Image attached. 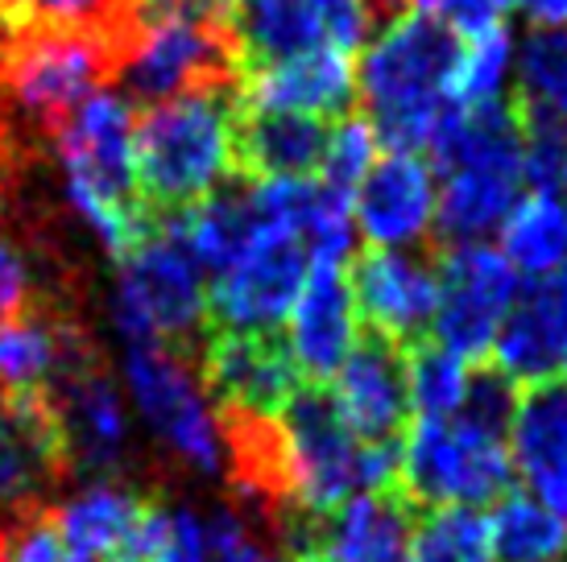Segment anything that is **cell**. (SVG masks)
Returning <instances> with one entry per match:
<instances>
[{"label": "cell", "instance_id": "obj_25", "mask_svg": "<svg viewBox=\"0 0 567 562\" xmlns=\"http://www.w3.org/2000/svg\"><path fill=\"white\" fill-rule=\"evenodd\" d=\"M66 430V451H71V476H92L112 480L121 471L128 447V418L125 402L112 385L104 368L83 373L80 381L50 393Z\"/></svg>", "mask_w": 567, "mask_h": 562}, {"label": "cell", "instance_id": "obj_34", "mask_svg": "<svg viewBox=\"0 0 567 562\" xmlns=\"http://www.w3.org/2000/svg\"><path fill=\"white\" fill-rule=\"evenodd\" d=\"M378 157H381L378 128L369 125L364 116H340V121L328 128V149H323L319 178H323L328 187L352 195V190L361 187L364 174L373 170Z\"/></svg>", "mask_w": 567, "mask_h": 562}, {"label": "cell", "instance_id": "obj_28", "mask_svg": "<svg viewBox=\"0 0 567 562\" xmlns=\"http://www.w3.org/2000/svg\"><path fill=\"white\" fill-rule=\"evenodd\" d=\"M493 562H567V525L526 492H505L485 517Z\"/></svg>", "mask_w": 567, "mask_h": 562}, {"label": "cell", "instance_id": "obj_12", "mask_svg": "<svg viewBox=\"0 0 567 562\" xmlns=\"http://www.w3.org/2000/svg\"><path fill=\"white\" fill-rule=\"evenodd\" d=\"M373 25H378V13L369 0H237L233 4L240 75L307 50L352 54L373 38Z\"/></svg>", "mask_w": 567, "mask_h": 562}, {"label": "cell", "instance_id": "obj_15", "mask_svg": "<svg viewBox=\"0 0 567 562\" xmlns=\"http://www.w3.org/2000/svg\"><path fill=\"white\" fill-rule=\"evenodd\" d=\"M54 521L71 550L95 562H158L174 538L171 504L121 480H92L54 509Z\"/></svg>", "mask_w": 567, "mask_h": 562}, {"label": "cell", "instance_id": "obj_39", "mask_svg": "<svg viewBox=\"0 0 567 562\" xmlns=\"http://www.w3.org/2000/svg\"><path fill=\"white\" fill-rule=\"evenodd\" d=\"M535 30H567V0H518Z\"/></svg>", "mask_w": 567, "mask_h": 562}, {"label": "cell", "instance_id": "obj_38", "mask_svg": "<svg viewBox=\"0 0 567 562\" xmlns=\"http://www.w3.org/2000/svg\"><path fill=\"white\" fill-rule=\"evenodd\" d=\"M158 562H207L204 517L190 513V509H174V538Z\"/></svg>", "mask_w": 567, "mask_h": 562}, {"label": "cell", "instance_id": "obj_19", "mask_svg": "<svg viewBox=\"0 0 567 562\" xmlns=\"http://www.w3.org/2000/svg\"><path fill=\"white\" fill-rule=\"evenodd\" d=\"M100 368L87 331L59 306H30L0 323V389L4 393H59Z\"/></svg>", "mask_w": 567, "mask_h": 562}, {"label": "cell", "instance_id": "obj_35", "mask_svg": "<svg viewBox=\"0 0 567 562\" xmlns=\"http://www.w3.org/2000/svg\"><path fill=\"white\" fill-rule=\"evenodd\" d=\"M0 562H87V559H80L71 550V542H66L59 521H54V509H47V513L21 517L13 525H4Z\"/></svg>", "mask_w": 567, "mask_h": 562}, {"label": "cell", "instance_id": "obj_20", "mask_svg": "<svg viewBox=\"0 0 567 562\" xmlns=\"http://www.w3.org/2000/svg\"><path fill=\"white\" fill-rule=\"evenodd\" d=\"M361 340V319L352 306L344 266L311 261L295 306L286 314V352L307 385H323L340 373V364Z\"/></svg>", "mask_w": 567, "mask_h": 562}, {"label": "cell", "instance_id": "obj_26", "mask_svg": "<svg viewBox=\"0 0 567 562\" xmlns=\"http://www.w3.org/2000/svg\"><path fill=\"white\" fill-rule=\"evenodd\" d=\"M328 149V125L299 112H269L240 104L237 174L245 178H316Z\"/></svg>", "mask_w": 567, "mask_h": 562}, {"label": "cell", "instance_id": "obj_30", "mask_svg": "<svg viewBox=\"0 0 567 562\" xmlns=\"http://www.w3.org/2000/svg\"><path fill=\"white\" fill-rule=\"evenodd\" d=\"M402 364H406L410 409L419 418H456L460 409H464L476 364H468L456 352H447L435 340L410 344L402 352Z\"/></svg>", "mask_w": 567, "mask_h": 562}, {"label": "cell", "instance_id": "obj_40", "mask_svg": "<svg viewBox=\"0 0 567 562\" xmlns=\"http://www.w3.org/2000/svg\"><path fill=\"white\" fill-rule=\"evenodd\" d=\"M559 137H564V170H559V187H567V112L559 116Z\"/></svg>", "mask_w": 567, "mask_h": 562}, {"label": "cell", "instance_id": "obj_5", "mask_svg": "<svg viewBox=\"0 0 567 562\" xmlns=\"http://www.w3.org/2000/svg\"><path fill=\"white\" fill-rule=\"evenodd\" d=\"M137 116L128 100L92 92L54 133V149L66 174V195L104 249L121 261L133 244L154 232L158 211H150L137 187Z\"/></svg>", "mask_w": 567, "mask_h": 562}, {"label": "cell", "instance_id": "obj_22", "mask_svg": "<svg viewBox=\"0 0 567 562\" xmlns=\"http://www.w3.org/2000/svg\"><path fill=\"white\" fill-rule=\"evenodd\" d=\"M509 459L526 492L567 525V381H543L518 393Z\"/></svg>", "mask_w": 567, "mask_h": 562}, {"label": "cell", "instance_id": "obj_44", "mask_svg": "<svg viewBox=\"0 0 567 562\" xmlns=\"http://www.w3.org/2000/svg\"><path fill=\"white\" fill-rule=\"evenodd\" d=\"M224 4H237V0H224Z\"/></svg>", "mask_w": 567, "mask_h": 562}, {"label": "cell", "instance_id": "obj_3", "mask_svg": "<svg viewBox=\"0 0 567 562\" xmlns=\"http://www.w3.org/2000/svg\"><path fill=\"white\" fill-rule=\"evenodd\" d=\"M116 79L137 104L240 83L233 4L224 0H128Z\"/></svg>", "mask_w": 567, "mask_h": 562}, {"label": "cell", "instance_id": "obj_32", "mask_svg": "<svg viewBox=\"0 0 567 562\" xmlns=\"http://www.w3.org/2000/svg\"><path fill=\"white\" fill-rule=\"evenodd\" d=\"M518 100L530 112H567V30H535L514 54Z\"/></svg>", "mask_w": 567, "mask_h": 562}, {"label": "cell", "instance_id": "obj_7", "mask_svg": "<svg viewBox=\"0 0 567 562\" xmlns=\"http://www.w3.org/2000/svg\"><path fill=\"white\" fill-rule=\"evenodd\" d=\"M398 492L419 509H476L514 488L509 435L456 414L419 418L398 438Z\"/></svg>", "mask_w": 567, "mask_h": 562}, {"label": "cell", "instance_id": "obj_27", "mask_svg": "<svg viewBox=\"0 0 567 562\" xmlns=\"http://www.w3.org/2000/svg\"><path fill=\"white\" fill-rule=\"evenodd\" d=\"M505 261L518 269V278H551L567 269V204L555 190H530L509 207L497 228Z\"/></svg>", "mask_w": 567, "mask_h": 562}, {"label": "cell", "instance_id": "obj_36", "mask_svg": "<svg viewBox=\"0 0 567 562\" xmlns=\"http://www.w3.org/2000/svg\"><path fill=\"white\" fill-rule=\"evenodd\" d=\"M30 306H38L33 298V278L25 252L17 249V240L0 228V323H9L17 314H25Z\"/></svg>", "mask_w": 567, "mask_h": 562}, {"label": "cell", "instance_id": "obj_29", "mask_svg": "<svg viewBox=\"0 0 567 562\" xmlns=\"http://www.w3.org/2000/svg\"><path fill=\"white\" fill-rule=\"evenodd\" d=\"M514 33L505 21H493L485 30L464 33L460 38V54L452 66V104L456 108H481V104H497L505 100V83L514 75Z\"/></svg>", "mask_w": 567, "mask_h": 562}, {"label": "cell", "instance_id": "obj_43", "mask_svg": "<svg viewBox=\"0 0 567 562\" xmlns=\"http://www.w3.org/2000/svg\"><path fill=\"white\" fill-rule=\"evenodd\" d=\"M0 547H4V525H0Z\"/></svg>", "mask_w": 567, "mask_h": 562}, {"label": "cell", "instance_id": "obj_41", "mask_svg": "<svg viewBox=\"0 0 567 562\" xmlns=\"http://www.w3.org/2000/svg\"><path fill=\"white\" fill-rule=\"evenodd\" d=\"M514 4H518V0H488V9H493L497 17H505L509 9H514Z\"/></svg>", "mask_w": 567, "mask_h": 562}, {"label": "cell", "instance_id": "obj_16", "mask_svg": "<svg viewBox=\"0 0 567 562\" xmlns=\"http://www.w3.org/2000/svg\"><path fill=\"white\" fill-rule=\"evenodd\" d=\"M199 376L224 414L278 418L302 389V376L274 331H212L199 347Z\"/></svg>", "mask_w": 567, "mask_h": 562}, {"label": "cell", "instance_id": "obj_23", "mask_svg": "<svg viewBox=\"0 0 567 562\" xmlns=\"http://www.w3.org/2000/svg\"><path fill=\"white\" fill-rule=\"evenodd\" d=\"M567 347V269L538 278L530 290H522L514 311L505 314L497 340L488 347V360L514 385H543L555 381Z\"/></svg>", "mask_w": 567, "mask_h": 562}, {"label": "cell", "instance_id": "obj_37", "mask_svg": "<svg viewBox=\"0 0 567 562\" xmlns=\"http://www.w3.org/2000/svg\"><path fill=\"white\" fill-rule=\"evenodd\" d=\"M406 13L431 17V21H440L447 30H456L460 38L485 30L493 21H505V17L488 9V0H406Z\"/></svg>", "mask_w": 567, "mask_h": 562}, {"label": "cell", "instance_id": "obj_14", "mask_svg": "<svg viewBox=\"0 0 567 562\" xmlns=\"http://www.w3.org/2000/svg\"><path fill=\"white\" fill-rule=\"evenodd\" d=\"M71 480V451L50 393H4L0 402V525L54 509Z\"/></svg>", "mask_w": 567, "mask_h": 562}, {"label": "cell", "instance_id": "obj_45", "mask_svg": "<svg viewBox=\"0 0 567 562\" xmlns=\"http://www.w3.org/2000/svg\"><path fill=\"white\" fill-rule=\"evenodd\" d=\"M0 30H4V25H0Z\"/></svg>", "mask_w": 567, "mask_h": 562}, {"label": "cell", "instance_id": "obj_9", "mask_svg": "<svg viewBox=\"0 0 567 562\" xmlns=\"http://www.w3.org/2000/svg\"><path fill=\"white\" fill-rule=\"evenodd\" d=\"M128 389L142 409L145 426L171 447L187 468L204 476L224 471V438L216 406L204 393L199 364L162 344H128Z\"/></svg>", "mask_w": 567, "mask_h": 562}, {"label": "cell", "instance_id": "obj_21", "mask_svg": "<svg viewBox=\"0 0 567 562\" xmlns=\"http://www.w3.org/2000/svg\"><path fill=\"white\" fill-rule=\"evenodd\" d=\"M328 397L340 422L361 443H398L410 414L402 347L381 335H361L340 373L331 376Z\"/></svg>", "mask_w": 567, "mask_h": 562}, {"label": "cell", "instance_id": "obj_13", "mask_svg": "<svg viewBox=\"0 0 567 562\" xmlns=\"http://www.w3.org/2000/svg\"><path fill=\"white\" fill-rule=\"evenodd\" d=\"M286 562H410L414 504L398 488L361 492L331 513H286L278 525Z\"/></svg>", "mask_w": 567, "mask_h": 562}, {"label": "cell", "instance_id": "obj_18", "mask_svg": "<svg viewBox=\"0 0 567 562\" xmlns=\"http://www.w3.org/2000/svg\"><path fill=\"white\" fill-rule=\"evenodd\" d=\"M435 207H440L435 166L423 154L390 149L352 190V228L369 240V249L410 252L435 228Z\"/></svg>", "mask_w": 567, "mask_h": 562}, {"label": "cell", "instance_id": "obj_24", "mask_svg": "<svg viewBox=\"0 0 567 562\" xmlns=\"http://www.w3.org/2000/svg\"><path fill=\"white\" fill-rule=\"evenodd\" d=\"M357 100V66L344 50H307L240 75V104L299 116H348Z\"/></svg>", "mask_w": 567, "mask_h": 562}, {"label": "cell", "instance_id": "obj_31", "mask_svg": "<svg viewBox=\"0 0 567 562\" xmlns=\"http://www.w3.org/2000/svg\"><path fill=\"white\" fill-rule=\"evenodd\" d=\"M128 0H0L4 30H71L95 33L112 50L121 46Z\"/></svg>", "mask_w": 567, "mask_h": 562}, {"label": "cell", "instance_id": "obj_10", "mask_svg": "<svg viewBox=\"0 0 567 562\" xmlns=\"http://www.w3.org/2000/svg\"><path fill=\"white\" fill-rule=\"evenodd\" d=\"M311 273V249L295 228L257 216V232L237 261L220 269L207 290V319L216 331H274Z\"/></svg>", "mask_w": 567, "mask_h": 562}, {"label": "cell", "instance_id": "obj_11", "mask_svg": "<svg viewBox=\"0 0 567 562\" xmlns=\"http://www.w3.org/2000/svg\"><path fill=\"white\" fill-rule=\"evenodd\" d=\"M440 306L431 319L435 344L464 356L468 364H485L488 347L502 331L505 314L522 294L518 269L505 261L497 244H447L440 257Z\"/></svg>", "mask_w": 567, "mask_h": 562}, {"label": "cell", "instance_id": "obj_6", "mask_svg": "<svg viewBox=\"0 0 567 562\" xmlns=\"http://www.w3.org/2000/svg\"><path fill=\"white\" fill-rule=\"evenodd\" d=\"M278 438L286 513L319 517L361 492H385L398 485V443H361L319 385H302L286 402L278 414Z\"/></svg>", "mask_w": 567, "mask_h": 562}, {"label": "cell", "instance_id": "obj_17", "mask_svg": "<svg viewBox=\"0 0 567 562\" xmlns=\"http://www.w3.org/2000/svg\"><path fill=\"white\" fill-rule=\"evenodd\" d=\"M352 306L369 335L394 347L419 344L440 306V269L398 249H369L348 266Z\"/></svg>", "mask_w": 567, "mask_h": 562}, {"label": "cell", "instance_id": "obj_42", "mask_svg": "<svg viewBox=\"0 0 567 562\" xmlns=\"http://www.w3.org/2000/svg\"><path fill=\"white\" fill-rule=\"evenodd\" d=\"M559 373H564V381H567V347H564V364H559Z\"/></svg>", "mask_w": 567, "mask_h": 562}, {"label": "cell", "instance_id": "obj_2", "mask_svg": "<svg viewBox=\"0 0 567 562\" xmlns=\"http://www.w3.org/2000/svg\"><path fill=\"white\" fill-rule=\"evenodd\" d=\"M440 207L435 232L443 244H476L497 232L526 187V140L514 95L481 108H456L435 145Z\"/></svg>", "mask_w": 567, "mask_h": 562}, {"label": "cell", "instance_id": "obj_33", "mask_svg": "<svg viewBox=\"0 0 567 562\" xmlns=\"http://www.w3.org/2000/svg\"><path fill=\"white\" fill-rule=\"evenodd\" d=\"M410 562H493L485 517L476 509H431L410 538Z\"/></svg>", "mask_w": 567, "mask_h": 562}, {"label": "cell", "instance_id": "obj_1", "mask_svg": "<svg viewBox=\"0 0 567 562\" xmlns=\"http://www.w3.org/2000/svg\"><path fill=\"white\" fill-rule=\"evenodd\" d=\"M460 54V33L419 13L390 17L385 30L364 42L357 66V95L364 104V121L378 128L381 145L426 154L452 104V66Z\"/></svg>", "mask_w": 567, "mask_h": 562}, {"label": "cell", "instance_id": "obj_8", "mask_svg": "<svg viewBox=\"0 0 567 562\" xmlns=\"http://www.w3.org/2000/svg\"><path fill=\"white\" fill-rule=\"evenodd\" d=\"M112 319L128 344H162L199 356V327L207 323L204 269L162 216L142 244L121 257Z\"/></svg>", "mask_w": 567, "mask_h": 562}, {"label": "cell", "instance_id": "obj_4", "mask_svg": "<svg viewBox=\"0 0 567 562\" xmlns=\"http://www.w3.org/2000/svg\"><path fill=\"white\" fill-rule=\"evenodd\" d=\"M240 83L199 87L137 116V187L150 211H187L237 174Z\"/></svg>", "mask_w": 567, "mask_h": 562}]
</instances>
